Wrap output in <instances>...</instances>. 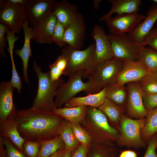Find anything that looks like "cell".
<instances>
[{"label":"cell","mask_w":157,"mask_h":157,"mask_svg":"<svg viewBox=\"0 0 157 157\" xmlns=\"http://www.w3.org/2000/svg\"><path fill=\"white\" fill-rule=\"evenodd\" d=\"M58 133L64 143L66 150L72 153L79 146V142L67 120H64L59 127Z\"/></svg>","instance_id":"obj_26"},{"label":"cell","mask_w":157,"mask_h":157,"mask_svg":"<svg viewBox=\"0 0 157 157\" xmlns=\"http://www.w3.org/2000/svg\"><path fill=\"white\" fill-rule=\"evenodd\" d=\"M53 0H24L26 20L31 27L41 19L52 13Z\"/></svg>","instance_id":"obj_13"},{"label":"cell","mask_w":157,"mask_h":157,"mask_svg":"<svg viewBox=\"0 0 157 157\" xmlns=\"http://www.w3.org/2000/svg\"><path fill=\"white\" fill-rule=\"evenodd\" d=\"M106 98L105 88L97 93L89 94L84 97H74L66 102L64 106L67 108L84 105L98 108L103 103Z\"/></svg>","instance_id":"obj_22"},{"label":"cell","mask_w":157,"mask_h":157,"mask_svg":"<svg viewBox=\"0 0 157 157\" xmlns=\"http://www.w3.org/2000/svg\"><path fill=\"white\" fill-rule=\"evenodd\" d=\"M57 19L52 14L41 19L31 27L32 40L43 44H51Z\"/></svg>","instance_id":"obj_15"},{"label":"cell","mask_w":157,"mask_h":157,"mask_svg":"<svg viewBox=\"0 0 157 157\" xmlns=\"http://www.w3.org/2000/svg\"><path fill=\"white\" fill-rule=\"evenodd\" d=\"M128 95L126 106L129 117L137 119L144 118L148 112L143 104V92L138 81L130 82L126 86Z\"/></svg>","instance_id":"obj_10"},{"label":"cell","mask_w":157,"mask_h":157,"mask_svg":"<svg viewBox=\"0 0 157 157\" xmlns=\"http://www.w3.org/2000/svg\"><path fill=\"white\" fill-rule=\"evenodd\" d=\"M91 36L95 41V48L93 56L95 65L114 57L108 35L102 27L98 25H95Z\"/></svg>","instance_id":"obj_11"},{"label":"cell","mask_w":157,"mask_h":157,"mask_svg":"<svg viewBox=\"0 0 157 157\" xmlns=\"http://www.w3.org/2000/svg\"><path fill=\"white\" fill-rule=\"evenodd\" d=\"M7 157H28L19 150L8 139L2 138Z\"/></svg>","instance_id":"obj_37"},{"label":"cell","mask_w":157,"mask_h":157,"mask_svg":"<svg viewBox=\"0 0 157 157\" xmlns=\"http://www.w3.org/2000/svg\"><path fill=\"white\" fill-rule=\"evenodd\" d=\"M157 144V133L150 138L146 151L143 157H157L156 151Z\"/></svg>","instance_id":"obj_39"},{"label":"cell","mask_w":157,"mask_h":157,"mask_svg":"<svg viewBox=\"0 0 157 157\" xmlns=\"http://www.w3.org/2000/svg\"><path fill=\"white\" fill-rule=\"evenodd\" d=\"M141 136L144 141L147 140L157 133V107L148 112Z\"/></svg>","instance_id":"obj_28"},{"label":"cell","mask_w":157,"mask_h":157,"mask_svg":"<svg viewBox=\"0 0 157 157\" xmlns=\"http://www.w3.org/2000/svg\"><path fill=\"white\" fill-rule=\"evenodd\" d=\"M71 154L72 152L71 151L65 149L60 157H72Z\"/></svg>","instance_id":"obj_48"},{"label":"cell","mask_w":157,"mask_h":157,"mask_svg":"<svg viewBox=\"0 0 157 157\" xmlns=\"http://www.w3.org/2000/svg\"><path fill=\"white\" fill-rule=\"evenodd\" d=\"M65 148H61L49 157H60L65 150Z\"/></svg>","instance_id":"obj_47"},{"label":"cell","mask_w":157,"mask_h":157,"mask_svg":"<svg viewBox=\"0 0 157 157\" xmlns=\"http://www.w3.org/2000/svg\"><path fill=\"white\" fill-rule=\"evenodd\" d=\"M12 3H14L24 4V0H9Z\"/></svg>","instance_id":"obj_50"},{"label":"cell","mask_w":157,"mask_h":157,"mask_svg":"<svg viewBox=\"0 0 157 157\" xmlns=\"http://www.w3.org/2000/svg\"><path fill=\"white\" fill-rule=\"evenodd\" d=\"M0 137L6 139L19 151L24 154L25 141L19 133L17 123L13 117L0 122Z\"/></svg>","instance_id":"obj_18"},{"label":"cell","mask_w":157,"mask_h":157,"mask_svg":"<svg viewBox=\"0 0 157 157\" xmlns=\"http://www.w3.org/2000/svg\"><path fill=\"white\" fill-rule=\"evenodd\" d=\"M56 66L63 72L65 70L67 65L65 58L62 54L59 56L54 62Z\"/></svg>","instance_id":"obj_44"},{"label":"cell","mask_w":157,"mask_h":157,"mask_svg":"<svg viewBox=\"0 0 157 157\" xmlns=\"http://www.w3.org/2000/svg\"><path fill=\"white\" fill-rule=\"evenodd\" d=\"M144 93H157V72H151L138 81Z\"/></svg>","instance_id":"obj_31"},{"label":"cell","mask_w":157,"mask_h":157,"mask_svg":"<svg viewBox=\"0 0 157 157\" xmlns=\"http://www.w3.org/2000/svg\"><path fill=\"white\" fill-rule=\"evenodd\" d=\"M117 154L115 148H100L88 150L87 157H117Z\"/></svg>","instance_id":"obj_35"},{"label":"cell","mask_w":157,"mask_h":157,"mask_svg":"<svg viewBox=\"0 0 157 157\" xmlns=\"http://www.w3.org/2000/svg\"><path fill=\"white\" fill-rule=\"evenodd\" d=\"M7 27L4 24H0V54L2 57L6 58L7 56L6 53L5 48L7 46V41L5 36L7 30Z\"/></svg>","instance_id":"obj_40"},{"label":"cell","mask_w":157,"mask_h":157,"mask_svg":"<svg viewBox=\"0 0 157 157\" xmlns=\"http://www.w3.org/2000/svg\"><path fill=\"white\" fill-rule=\"evenodd\" d=\"M111 6L110 10L99 19L105 21L110 18L114 13L117 15L138 13L142 5L140 0H109Z\"/></svg>","instance_id":"obj_19"},{"label":"cell","mask_w":157,"mask_h":157,"mask_svg":"<svg viewBox=\"0 0 157 157\" xmlns=\"http://www.w3.org/2000/svg\"><path fill=\"white\" fill-rule=\"evenodd\" d=\"M151 72L140 60L123 61L115 83L119 85L138 81Z\"/></svg>","instance_id":"obj_12"},{"label":"cell","mask_w":157,"mask_h":157,"mask_svg":"<svg viewBox=\"0 0 157 157\" xmlns=\"http://www.w3.org/2000/svg\"><path fill=\"white\" fill-rule=\"evenodd\" d=\"M119 157H137V154L133 151L125 150L121 152Z\"/></svg>","instance_id":"obj_45"},{"label":"cell","mask_w":157,"mask_h":157,"mask_svg":"<svg viewBox=\"0 0 157 157\" xmlns=\"http://www.w3.org/2000/svg\"><path fill=\"white\" fill-rule=\"evenodd\" d=\"M14 88L10 81L0 84V122L13 117L17 110L13 101Z\"/></svg>","instance_id":"obj_16"},{"label":"cell","mask_w":157,"mask_h":157,"mask_svg":"<svg viewBox=\"0 0 157 157\" xmlns=\"http://www.w3.org/2000/svg\"><path fill=\"white\" fill-rule=\"evenodd\" d=\"M156 148H157V145H156Z\"/></svg>","instance_id":"obj_53"},{"label":"cell","mask_w":157,"mask_h":157,"mask_svg":"<svg viewBox=\"0 0 157 157\" xmlns=\"http://www.w3.org/2000/svg\"><path fill=\"white\" fill-rule=\"evenodd\" d=\"M108 36L114 57L123 61L139 60L142 46L134 41L129 34H110Z\"/></svg>","instance_id":"obj_6"},{"label":"cell","mask_w":157,"mask_h":157,"mask_svg":"<svg viewBox=\"0 0 157 157\" xmlns=\"http://www.w3.org/2000/svg\"><path fill=\"white\" fill-rule=\"evenodd\" d=\"M26 20L24 4L14 3L9 0L0 1V23L4 25L13 33L22 31Z\"/></svg>","instance_id":"obj_7"},{"label":"cell","mask_w":157,"mask_h":157,"mask_svg":"<svg viewBox=\"0 0 157 157\" xmlns=\"http://www.w3.org/2000/svg\"><path fill=\"white\" fill-rule=\"evenodd\" d=\"M88 109L87 106L80 105L71 108L55 107L53 112L70 123H79L85 118Z\"/></svg>","instance_id":"obj_23"},{"label":"cell","mask_w":157,"mask_h":157,"mask_svg":"<svg viewBox=\"0 0 157 157\" xmlns=\"http://www.w3.org/2000/svg\"><path fill=\"white\" fill-rule=\"evenodd\" d=\"M13 117L25 140L39 142L59 136V129L64 120L53 112L30 108L17 110Z\"/></svg>","instance_id":"obj_1"},{"label":"cell","mask_w":157,"mask_h":157,"mask_svg":"<svg viewBox=\"0 0 157 157\" xmlns=\"http://www.w3.org/2000/svg\"><path fill=\"white\" fill-rule=\"evenodd\" d=\"M66 28L60 22L57 20L52 38L53 42L60 47L66 45L64 41V37Z\"/></svg>","instance_id":"obj_33"},{"label":"cell","mask_w":157,"mask_h":157,"mask_svg":"<svg viewBox=\"0 0 157 157\" xmlns=\"http://www.w3.org/2000/svg\"><path fill=\"white\" fill-rule=\"evenodd\" d=\"M12 77L10 81L14 88H16L19 93H21L22 88V82L21 77L16 70L15 63L12 64Z\"/></svg>","instance_id":"obj_41"},{"label":"cell","mask_w":157,"mask_h":157,"mask_svg":"<svg viewBox=\"0 0 157 157\" xmlns=\"http://www.w3.org/2000/svg\"><path fill=\"white\" fill-rule=\"evenodd\" d=\"M26 20L23 24L22 30L24 35V42L23 47L21 49H16L15 53L19 57L22 62L23 78L25 81L29 84L28 75V62L30 58L32 55L31 47V42L32 40V30Z\"/></svg>","instance_id":"obj_21"},{"label":"cell","mask_w":157,"mask_h":157,"mask_svg":"<svg viewBox=\"0 0 157 157\" xmlns=\"http://www.w3.org/2000/svg\"><path fill=\"white\" fill-rule=\"evenodd\" d=\"M101 0H94L93 1V5L94 8L95 10L98 9L100 6Z\"/></svg>","instance_id":"obj_49"},{"label":"cell","mask_w":157,"mask_h":157,"mask_svg":"<svg viewBox=\"0 0 157 157\" xmlns=\"http://www.w3.org/2000/svg\"><path fill=\"white\" fill-rule=\"evenodd\" d=\"M84 70H79L69 76L68 81L63 83L57 89L54 101L55 107L60 108L68 100L78 93L83 91L88 93L90 89V84L87 81L82 80Z\"/></svg>","instance_id":"obj_8"},{"label":"cell","mask_w":157,"mask_h":157,"mask_svg":"<svg viewBox=\"0 0 157 157\" xmlns=\"http://www.w3.org/2000/svg\"><path fill=\"white\" fill-rule=\"evenodd\" d=\"M95 48V42L82 50L73 49L67 45L64 46L61 54L66 58L67 65L63 75L69 76L79 70H83V78H88L95 65L93 60Z\"/></svg>","instance_id":"obj_4"},{"label":"cell","mask_w":157,"mask_h":157,"mask_svg":"<svg viewBox=\"0 0 157 157\" xmlns=\"http://www.w3.org/2000/svg\"><path fill=\"white\" fill-rule=\"evenodd\" d=\"M145 122L144 118L134 119L122 115L119 121L121 134L117 139L119 146L136 149L145 147L141 134Z\"/></svg>","instance_id":"obj_5"},{"label":"cell","mask_w":157,"mask_h":157,"mask_svg":"<svg viewBox=\"0 0 157 157\" xmlns=\"http://www.w3.org/2000/svg\"><path fill=\"white\" fill-rule=\"evenodd\" d=\"M139 60L151 72H157V51L149 47L142 46Z\"/></svg>","instance_id":"obj_30"},{"label":"cell","mask_w":157,"mask_h":157,"mask_svg":"<svg viewBox=\"0 0 157 157\" xmlns=\"http://www.w3.org/2000/svg\"><path fill=\"white\" fill-rule=\"evenodd\" d=\"M98 108L115 123L119 122L121 117L126 111L125 107L116 104L106 98Z\"/></svg>","instance_id":"obj_27"},{"label":"cell","mask_w":157,"mask_h":157,"mask_svg":"<svg viewBox=\"0 0 157 157\" xmlns=\"http://www.w3.org/2000/svg\"><path fill=\"white\" fill-rule=\"evenodd\" d=\"M70 125L76 138L81 144L89 147L91 138L88 133L80 126L79 123H71Z\"/></svg>","instance_id":"obj_32"},{"label":"cell","mask_w":157,"mask_h":157,"mask_svg":"<svg viewBox=\"0 0 157 157\" xmlns=\"http://www.w3.org/2000/svg\"><path fill=\"white\" fill-rule=\"evenodd\" d=\"M89 148L80 144L74 151L72 153V157H87Z\"/></svg>","instance_id":"obj_43"},{"label":"cell","mask_w":157,"mask_h":157,"mask_svg":"<svg viewBox=\"0 0 157 157\" xmlns=\"http://www.w3.org/2000/svg\"><path fill=\"white\" fill-rule=\"evenodd\" d=\"M79 12L76 4L63 0L55 1L52 13L66 28L72 22Z\"/></svg>","instance_id":"obj_17"},{"label":"cell","mask_w":157,"mask_h":157,"mask_svg":"<svg viewBox=\"0 0 157 157\" xmlns=\"http://www.w3.org/2000/svg\"><path fill=\"white\" fill-rule=\"evenodd\" d=\"M146 17V16L137 13L117 15L105 21L111 34L121 35L131 33Z\"/></svg>","instance_id":"obj_9"},{"label":"cell","mask_w":157,"mask_h":157,"mask_svg":"<svg viewBox=\"0 0 157 157\" xmlns=\"http://www.w3.org/2000/svg\"><path fill=\"white\" fill-rule=\"evenodd\" d=\"M156 25H157V21H156Z\"/></svg>","instance_id":"obj_52"},{"label":"cell","mask_w":157,"mask_h":157,"mask_svg":"<svg viewBox=\"0 0 157 157\" xmlns=\"http://www.w3.org/2000/svg\"><path fill=\"white\" fill-rule=\"evenodd\" d=\"M143 100L144 107L147 112L157 107V93H144Z\"/></svg>","instance_id":"obj_38"},{"label":"cell","mask_w":157,"mask_h":157,"mask_svg":"<svg viewBox=\"0 0 157 157\" xmlns=\"http://www.w3.org/2000/svg\"><path fill=\"white\" fill-rule=\"evenodd\" d=\"M86 26L83 15L81 13L66 28L64 41L70 47L79 50L83 46L85 37Z\"/></svg>","instance_id":"obj_14"},{"label":"cell","mask_w":157,"mask_h":157,"mask_svg":"<svg viewBox=\"0 0 157 157\" xmlns=\"http://www.w3.org/2000/svg\"><path fill=\"white\" fill-rule=\"evenodd\" d=\"M139 44L142 46L149 45L157 51V27L153 28Z\"/></svg>","instance_id":"obj_36"},{"label":"cell","mask_w":157,"mask_h":157,"mask_svg":"<svg viewBox=\"0 0 157 157\" xmlns=\"http://www.w3.org/2000/svg\"><path fill=\"white\" fill-rule=\"evenodd\" d=\"M33 69L38 78V87L31 109L53 111L56 107L53 98L56 96L58 88L63 82L62 77L58 80L52 81L49 72H42L41 67L34 61Z\"/></svg>","instance_id":"obj_2"},{"label":"cell","mask_w":157,"mask_h":157,"mask_svg":"<svg viewBox=\"0 0 157 157\" xmlns=\"http://www.w3.org/2000/svg\"><path fill=\"white\" fill-rule=\"evenodd\" d=\"M49 73L51 80L52 81H56L59 79L63 74V72L59 69L54 63L50 64L49 66Z\"/></svg>","instance_id":"obj_42"},{"label":"cell","mask_w":157,"mask_h":157,"mask_svg":"<svg viewBox=\"0 0 157 157\" xmlns=\"http://www.w3.org/2000/svg\"><path fill=\"white\" fill-rule=\"evenodd\" d=\"M151 1L153 2L155 4L157 5V0H152Z\"/></svg>","instance_id":"obj_51"},{"label":"cell","mask_w":157,"mask_h":157,"mask_svg":"<svg viewBox=\"0 0 157 157\" xmlns=\"http://www.w3.org/2000/svg\"><path fill=\"white\" fill-rule=\"evenodd\" d=\"M147 16L140 24L129 33L132 39L139 44L149 31L157 21V5H152L148 10Z\"/></svg>","instance_id":"obj_20"},{"label":"cell","mask_w":157,"mask_h":157,"mask_svg":"<svg viewBox=\"0 0 157 157\" xmlns=\"http://www.w3.org/2000/svg\"><path fill=\"white\" fill-rule=\"evenodd\" d=\"M105 88L106 98L116 104L126 107L128 95L126 86L115 83Z\"/></svg>","instance_id":"obj_24"},{"label":"cell","mask_w":157,"mask_h":157,"mask_svg":"<svg viewBox=\"0 0 157 157\" xmlns=\"http://www.w3.org/2000/svg\"><path fill=\"white\" fill-rule=\"evenodd\" d=\"M89 115L96 125L103 131L118 139L119 135L115 128L108 124L106 115L98 108L90 107L88 109Z\"/></svg>","instance_id":"obj_25"},{"label":"cell","mask_w":157,"mask_h":157,"mask_svg":"<svg viewBox=\"0 0 157 157\" xmlns=\"http://www.w3.org/2000/svg\"><path fill=\"white\" fill-rule=\"evenodd\" d=\"M40 148V142L25 140L23 144L24 154L28 157H38Z\"/></svg>","instance_id":"obj_34"},{"label":"cell","mask_w":157,"mask_h":157,"mask_svg":"<svg viewBox=\"0 0 157 157\" xmlns=\"http://www.w3.org/2000/svg\"><path fill=\"white\" fill-rule=\"evenodd\" d=\"M40 142V149L38 157H49L59 149L65 148L64 143L59 135Z\"/></svg>","instance_id":"obj_29"},{"label":"cell","mask_w":157,"mask_h":157,"mask_svg":"<svg viewBox=\"0 0 157 157\" xmlns=\"http://www.w3.org/2000/svg\"><path fill=\"white\" fill-rule=\"evenodd\" d=\"M0 157H7L6 148L2 138L0 137Z\"/></svg>","instance_id":"obj_46"},{"label":"cell","mask_w":157,"mask_h":157,"mask_svg":"<svg viewBox=\"0 0 157 157\" xmlns=\"http://www.w3.org/2000/svg\"><path fill=\"white\" fill-rule=\"evenodd\" d=\"M123 63V61L114 57L97 64L88 78L90 89L88 93H98L115 83Z\"/></svg>","instance_id":"obj_3"}]
</instances>
